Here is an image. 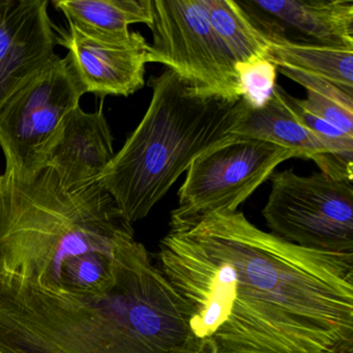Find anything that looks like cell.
Instances as JSON below:
<instances>
[{
    "label": "cell",
    "mask_w": 353,
    "mask_h": 353,
    "mask_svg": "<svg viewBox=\"0 0 353 353\" xmlns=\"http://www.w3.org/2000/svg\"><path fill=\"white\" fill-rule=\"evenodd\" d=\"M214 32L237 65L268 61V37L254 23L236 0H203Z\"/></svg>",
    "instance_id": "cell-16"
},
{
    "label": "cell",
    "mask_w": 353,
    "mask_h": 353,
    "mask_svg": "<svg viewBox=\"0 0 353 353\" xmlns=\"http://www.w3.org/2000/svg\"><path fill=\"white\" fill-rule=\"evenodd\" d=\"M15 3L16 0H0V26L3 23Z\"/></svg>",
    "instance_id": "cell-21"
},
{
    "label": "cell",
    "mask_w": 353,
    "mask_h": 353,
    "mask_svg": "<svg viewBox=\"0 0 353 353\" xmlns=\"http://www.w3.org/2000/svg\"><path fill=\"white\" fill-rule=\"evenodd\" d=\"M131 236V223L99 181L69 185L51 167L26 179L0 174V276L63 289L65 262L114 255Z\"/></svg>",
    "instance_id": "cell-3"
},
{
    "label": "cell",
    "mask_w": 353,
    "mask_h": 353,
    "mask_svg": "<svg viewBox=\"0 0 353 353\" xmlns=\"http://www.w3.org/2000/svg\"><path fill=\"white\" fill-rule=\"evenodd\" d=\"M262 216L272 234L317 251L353 254V185L323 173L274 172Z\"/></svg>",
    "instance_id": "cell-6"
},
{
    "label": "cell",
    "mask_w": 353,
    "mask_h": 353,
    "mask_svg": "<svg viewBox=\"0 0 353 353\" xmlns=\"http://www.w3.org/2000/svg\"><path fill=\"white\" fill-rule=\"evenodd\" d=\"M268 61L276 70H288L353 90V50L311 43L293 42L285 37L268 38Z\"/></svg>",
    "instance_id": "cell-15"
},
{
    "label": "cell",
    "mask_w": 353,
    "mask_h": 353,
    "mask_svg": "<svg viewBox=\"0 0 353 353\" xmlns=\"http://www.w3.org/2000/svg\"><path fill=\"white\" fill-rule=\"evenodd\" d=\"M234 135L284 146L294 152L299 159L314 161L319 169L334 157L353 162V157L341 154L310 127L297 99L287 94L278 84L262 106L248 108Z\"/></svg>",
    "instance_id": "cell-13"
},
{
    "label": "cell",
    "mask_w": 353,
    "mask_h": 353,
    "mask_svg": "<svg viewBox=\"0 0 353 353\" xmlns=\"http://www.w3.org/2000/svg\"><path fill=\"white\" fill-rule=\"evenodd\" d=\"M150 63H162L199 96L241 100L236 63L212 28L203 0H150Z\"/></svg>",
    "instance_id": "cell-5"
},
{
    "label": "cell",
    "mask_w": 353,
    "mask_h": 353,
    "mask_svg": "<svg viewBox=\"0 0 353 353\" xmlns=\"http://www.w3.org/2000/svg\"><path fill=\"white\" fill-rule=\"evenodd\" d=\"M150 106L100 181L132 225L146 218L195 159L235 137L248 106L192 92L172 72L148 79Z\"/></svg>",
    "instance_id": "cell-4"
},
{
    "label": "cell",
    "mask_w": 353,
    "mask_h": 353,
    "mask_svg": "<svg viewBox=\"0 0 353 353\" xmlns=\"http://www.w3.org/2000/svg\"><path fill=\"white\" fill-rule=\"evenodd\" d=\"M181 353H212V349L205 343L200 341L192 340L189 346Z\"/></svg>",
    "instance_id": "cell-20"
},
{
    "label": "cell",
    "mask_w": 353,
    "mask_h": 353,
    "mask_svg": "<svg viewBox=\"0 0 353 353\" xmlns=\"http://www.w3.org/2000/svg\"><path fill=\"white\" fill-rule=\"evenodd\" d=\"M114 256L92 252L68 260L61 270V288L81 296H104L117 283Z\"/></svg>",
    "instance_id": "cell-18"
},
{
    "label": "cell",
    "mask_w": 353,
    "mask_h": 353,
    "mask_svg": "<svg viewBox=\"0 0 353 353\" xmlns=\"http://www.w3.org/2000/svg\"><path fill=\"white\" fill-rule=\"evenodd\" d=\"M114 154L103 105L94 113L84 112L78 106L59 128L41 169H54L67 185H83L98 181Z\"/></svg>",
    "instance_id": "cell-12"
},
{
    "label": "cell",
    "mask_w": 353,
    "mask_h": 353,
    "mask_svg": "<svg viewBox=\"0 0 353 353\" xmlns=\"http://www.w3.org/2000/svg\"><path fill=\"white\" fill-rule=\"evenodd\" d=\"M85 94L67 59H54L0 107L6 173L30 179L71 111Z\"/></svg>",
    "instance_id": "cell-7"
},
{
    "label": "cell",
    "mask_w": 353,
    "mask_h": 353,
    "mask_svg": "<svg viewBox=\"0 0 353 353\" xmlns=\"http://www.w3.org/2000/svg\"><path fill=\"white\" fill-rule=\"evenodd\" d=\"M0 353H14V352H12L11 350H8V349L3 348V347L0 346Z\"/></svg>",
    "instance_id": "cell-22"
},
{
    "label": "cell",
    "mask_w": 353,
    "mask_h": 353,
    "mask_svg": "<svg viewBox=\"0 0 353 353\" xmlns=\"http://www.w3.org/2000/svg\"><path fill=\"white\" fill-rule=\"evenodd\" d=\"M61 30L57 44L69 51L65 59L84 92L104 99L129 97L145 85L150 44L137 32L123 42L98 40L73 26Z\"/></svg>",
    "instance_id": "cell-9"
},
{
    "label": "cell",
    "mask_w": 353,
    "mask_h": 353,
    "mask_svg": "<svg viewBox=\"0 0 353 353\" xmlns=\"http://www.w3.org/2000/svg\"><path fill=\"white\" fill-rule=\"evenodd\" d=\"M47 0H16L0 26V107L54 59Z\"/></svg>",
    "instance_id": "cell-10"
},
{
    "label": "cell",
    "mask_w": 353,
    "mask_h": 353,
    "mask_svg": "<svg viewBox=\"0 0 353 353\" xmlns=\"http://www.w3.org/2000/svg\"><path fill=\"white\" fill-rule=\"evenodd\" d=\"M268 38L287 30L305 43L353 50L352 0H237Z\"/></svg>",
    "instance_id": "cell-11"
},
{
    "label": "cell",
    "mask_w": 353,
    "mask_h": 353,
    "mask_svg": "<svg viewBox=\"0 0 353 353\" xmlns=\"http://www.w3.org/2000/svg\"><path fill=\"white\" fill-rule=\"evenodd\" d=\"M307 90V99L299 100L305 110L336 129L353 136V90L288 70H276Z\"/></svg>",
    "instance_id": "cell-17"
},
{
    "label": "cell",
    "mask_w": 353,
    "mask_h": 353,
    "mask_svg": "<svg viewBox=\"0 0 353 353\" xmlns=\"http://www.w3.org/2000/svg\"><path fill=\"white\" fill-rule=\"evenodd\" d=\"M236 67L243 90L241 99L250 108L262 106L276 86V67L265 59Z\"/></svg>",
    "instance_id": "cell-19"
},
{
    "label": "cell",
    "mask_w": 353,
    "mask_h": 353,
    "mask_svg": "<svg viewBox=\"0 0 353 353\" xmlns=\"http://www.w3.org/2000/svg\"><path fill=\"white\" fill-rule=\"evenodd\" d=\"M101 297L0 276V346L14 353H181L192 342L172 287L135 237Z\"/></svg>",
    "instance_id": "cell-2"
},
{
    "label": "cell",
    "mask_w": 353,
    "mask_h": 353,
    "mask_svg": "<svg viewBox=\"0 0 353 353\" xmlns=\"http://www.w3.org/2000/svg\"><path fill=\"white\" fill-rule=\"evenodd\" d=\"M157 260L212 353H353V254L293 245L236 210L170 219Z\"/></svg>",
    "instance_id": "cell-1"
},
{
    "label": "cell",
    "mask_w": 353,
    "mask_h": 353,
    "mask_svg": "<svg viewBox=\"0 0 353 353\" xmlns=\"http://www.w3.org/2000/svg\"><path fill=\"white\" fill-rule=\"evenodd\" d=\"M293 158L297 154L284 146L235 136L192 162L171 219L236 212L279 165Z\"/></svg>",
    "instance_id": "cell-8"
},
{
    "label": "cell",
    "mask_w": 353,
    "mask_h": 353,
    "mask_svg": "<svg viewBox=\"0 0 353 353\" xmlns=\"http://www.w3.org/2000/svg\"><path fill=\"white\" fill-rule=\"evenodd\" d=\"M55 9L86 36L103 41L129 40L131 24L150 26V0H55Z\"/></svg>",
    "instance_id": "cell-14"
}]
</instances>
